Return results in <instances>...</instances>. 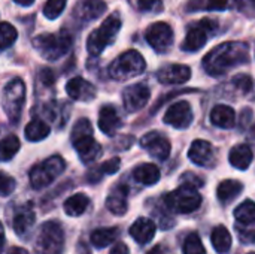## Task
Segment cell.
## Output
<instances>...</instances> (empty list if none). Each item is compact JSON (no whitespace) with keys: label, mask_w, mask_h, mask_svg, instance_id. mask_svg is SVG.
Wrapping results in <instances>:
<instances>
[{"label":"cell","mask_w":255,"mask_h":254,"mask_svg":"<svg viewBox=\"0 0 255 254\" xmlns=\"http://www.w3.org/2000/svg\"><path fill=\"white\" fill-rule=\"evenodd\" d=\"M13 1L18 3V4H21V6H30V4H33L34 0H13Z\"/></svg>","instance_id":"cell-46"},{"label":"cell","mask_w":255,"mask_h":254,"mask_svg":"<svg viewBox=\"0 0 255 254\" xmlns=\"http://www.w3.org/2000/svg\"><path fill=\"white\" fill-rule=\"evenodd\" d=\"M121 127V117L112 105H105L99 112V129L108 135L114 136L117 130Z\"/></svg>","instance_id":"cell-18"},{"label":"cell","mask_w":255,"mask_h":254,"mask_svg":"<svg viewBox=\"0 0 255 254\" xmlns=\"http://www.w3.org/2000/svg\"><path fill=\"white\" fill-rule=\"evenodd\" d=\"M66 169V162L61 156H52L37 163L30 171V183L36 190L48 187Z\"/></svg>","instance_id":"cell-6"},{"label":"cell","mask_w":255,"mask_h":254,"mask_svg":"<svg viewBox=\"0 0 255 254\" xmlns=\"http://www.w3.org/2000/svg\"><path fill=\"white\" fill-rule=\"evenodd\" d=\"M120 166H121V160H120V157H112V159H109L108 162H105V163L100 166V171H102V174L114 175V174H117V172H118Z\"/></svg>","instance_id":"cell-39"},{"label":"cell","mask_w":255,"mask_h":254,"mask_svg":"<svg viewBox=\"0 0 255 254\" xmlns=\"http://www.w3.org/2000/svg\"><path fill=\"white\" fill-rule=\"evenodd\" d=\"M184 254H206V250L202 244V240L197 234H190L182 246Z\"/></svg>","instance_id":"cell-34"},{"label":"cell","mask_w":255,"mask_h":254,"mask_svg":"<svg viewBox=\"0 0 255 254\" xmlns=\"http://www.w3.org/2000/svg\"><path fill=\"white\" fill-rule=\"evenodd\" d=\"M161 174H160V169L152 165V163H143V165H139L134 171H133V178L143 184V186H154L158 183Z\"/></svg>","instance_id":"cell-22"},{"label":"cell","mask_w":255,"mask_h":254,"mask_svg":"<svg viewBox=\"0 0 255 254\" xmlns=\"http://www.w3.org/2000/svg\"><path fill=\"white\" fill-rule=\"evenodd\" d=\"M251 3H253V4H254V6H255V0H251Z\"/></svg>","instance_id":"cell-48"},{"label":"cell","mask_w":255,"mask_h":254,"mask_svg":"<svg viewBox=\"0 0 255 254\" xmlns=\"http://www.w3.org/2000/svg\"><path fill=\"white\" fill-rule=\"evenodd\" d=\"M211 241L217 253L226 254L232 247V235L224 226H218L212 231Z\"/></svg>","instance_id":"cell-28"},{"label":"cell","mask_w":255,"mask_h":254,"mask_svg":"<svg viewBox=\"0 0 255 254\" xmlns=\"http://www.w3.org/2000/svg\"><path fill=\"white\" fill-rule=\"evenodd\" d=\"M146 67L145 58L136 49L126 51L109 66V76L115 81H127L143 73Z\"/></svg>","instance_id":"cell-5"},{"label":"cell","mask_w":255,"mask_h":254,"mask_svg":"<svg viewBox=\"0 0 255 254\" xmlns=\"http://www.w3.org/2000/svg\"><path fill=\"white\" fill-rule=\"evenodd\" d=\"M205 9V0H190L187 3V10L188 12H196Z\"/></svg>","instance_id":"cell-42"},{"label":"cell","mask_w":255,"mask_h":254,"mask_svg":"<svg viewBox=\"0 0 255 254\" xmlns=\"http://www.w3.org/2000/svg\"><path fill=\"white\" fill-rule=\"evenodd\" d=\"M193 121V111L188 102L181 100L173 103L164 114V123L175 129H187Z\"/></svg>","instance_id":"cell-14"},{"label":"cell","mask_w":255,"mask_h":254,"mask_svg":"<svg viewBox=\"0 0 255 254\" xmlns=\"http://www.w3.org/2000/svg\"><path fill=\"white\" fill-rule=\"evenodd\" d=\"M190 76H191V69L185 64H169L157 72V79L161 84H167V85L184 84L190 79Z\"/></svg>","instance_id":"cell-16"},{"label":"cell","mask_w":255,"mask_h":254,"mask_svg":"<svg viewBox=\"0 0 255 254\" xmlns=\"http://www.w3.org/2000/svg\"><path fill=\"white\" fill-rule=\"evenodd\" d=\"M15 186H16L15 180L7 174H4L3 171H0V196L3 198L9 196L15 190Z\"/></svg>","instance_id":"cell-37"},{"label":"cell","mask_w":255,"mask_h":254,"mask_svg":"<svg viewBox=\"0 0 255 254\" xmlns=\"http://www.w3.org/2000/svg\"><path fill=\"white\" fill-rule=\"evenodd\" d=\"M72 144L81 160L87 165L96 162L102 154V147L93 136V126L90 120L81 118L72 129Z\"/></svg>","instance_id":"cell-2"},{"label":"cell","mask_w":255,"mask_h":254,"mask_svg":"<svg viewBox=\"0 0 255 254\" xmlns=\"http://www.w3.org/2000/svg\"><path fill=\"white\" fill-rule=\"evenodd\" d=\"M34 220H36V216L31 210L30 205L24 207L22 210L16 211L15 217H13V222H12V226H13V231L16 235H24L30 231V228L34 225Z\"/></svg>","instance_id":"cell-25"},{"label":"cell","mask_w":255,"mask_h":254,"mask_svg":"<svg viewBox=\"0 0 255 254\" xmlns=\"http://www.w3.org/2000/svg\"><path fill=\"white\" fill-rule=\"evenodd\" d=\"M253 157H254L253 150L245 144H239V145L232 148L229 160H230V165L233 168H236L239 171H245V169L250 168V165L253 162Z\"/></svg>","instance_id":"cell-21"},{"label":"cell","mask_w":255,"mask_h":254,"mask_svg":"<svg viewBox=\"0 0 255 254\" xmlns=\"http://www.w3.org/2000/svg\"><path fill=\"white\" fill-rule=\"evenodd\" d=\"M151 97V91L145 84H133L123 91L124 108L128 112H136L142 109Z\"/></svg>","instance_id":"cell-13"},{"label":"cell","mask_w":255,"mask_h":254,"mask_svg":"<svg viewBox=\"0 0 255 254\" xmlns=\"http://www.w3.org/2000/svg\"><path fill=\"white\" fill-rule=\"evenodd\" d=\"M106 12V3L103 0H84L78 7V15L82 21H93Z\"/></svg>","instance_id":"cell-24"},{"label":"cell","mask_w":255,"mask_h":254,"mask_svg":"<svg viewBox=\"0 0 255 254\" xmlns=\"http://www.w3.org/2000/svg\"><path fill=\"white\" fill-rule=\"evenodd\" d=\"M188 157L193 163H196L197 166H203V168H214L217 163L215 150L212 144L203 139H197L191 144L188 150Z\"/></svg>","instance_id":"cell-15"},{"label":"cell","mask_w":255,"mask_h":254,"mask_svg":"<svg viewBox=\"0 0 255 254\" xmlns=\"http://www.w3.org/2000/svg\"><path fill=\"white\" fill-rule=\"evenodd\" d=\"M6 254H28V252L21 247H12Z\"/></svg>","instance_id":"cell-44"},{"label":"cell","mask_w":255,"mask_h":254,"mask_svg":"<svg viewBox=\"0 0 255 254\" xmlns=\"http://www.w3.org/2000/svg\"><path fill=\"white\" fill-rule=\"evenodd\" d=\"M72 36L67 30L58 33H43L33 39V46L46 60L54 61L66 55L72 48Z\"/></svg>","instance_id":"cell-3"},{"label":"cell","mask_w":255,"mask_h":254,"mask_svg":"<svg viewBox=\"0 0 255 254\" xmlns=\"http://www.w3.org/2000/svg\"><path fill=\"white\" fill-rule=\"evenodd\" d=\"M118 235H120L118 228H100L91 234L90 240L96 249H105V247L111 246L114 241H117Z\"/></svg>","instance_id":"cell-27"},{"label":"cell","mask_w":255,"mask_h":254,"mask_svg":"<svg viewBox=\"0 0 255 254\" xmlns=\"http://www.w3.org/2000/svg\"><path fill=\"white\" fill-rule=\"evenodd\" d=\"M142 148H145L152 157L158 160H166L170 156V141L160 132H149L140 139Z\"/></svg>","instance_id":"cell-12"},{"label":"cell","mask_w":255,"mask_h":254,"mask_svg":"<svg viewBox=\"0 0 255 254\" xmlns=\"http://www.w3.org/2000/svg\"><path fill=\"white\" fill-rule=\"evenodd\" d=\"M66 91L69 94V97H72L73 100L78 102H91L96 97V87L84 79V78H72L67 85H66Z\"/></svg>","instance_id":"cell-17"},{"label":"cell","mask_w":255,"mask_h":254,"mask_svg":"<svg viewBox=\"0 0 255 254\" xmlns=\"http://www.w3.org/2000/svg\"><path fill=\"white\" fill-rule=\"evenodd\" d=\"M211 121L217 127L221 129H232L236 123V112L232 106L227 105H217L211 111Z\"/></svg>","instance_id":"cell-20"},{"label":"cell","mask_w":255,"mask_h":254,"mask_svg":"<svg viewBox=\"0 0 255 254\" xmlns=\"http://www.w3.org/2000/svg\"><path fill=\"white\" fill-rule=\"evenodd\" d=\"M217 25H218L217 21L209 19V18H203L197 24L191 25L187 31V37L182 43V49L194 52V51H199L200 48H203L208 40V34L211 31H214L217 28Z\"/></svg>","instance_id":"cell-10"},{"label":"cell","mask_w":255,"mask_h":254,"mask_svg":"<svg viewBox=\"0 0 255 254\" xmlns=\"http://www.w3.org/2000/svg\"><path fill=\"white\" fill-rule=\"evenodd\" d=\"M3 246H4V231H3V226L0 223V253L3 250Z\"/></svg>","instance_id":"cell-45"},{"label":"cell","mask_w":255,"mask_h":254,"mask_svg":"<svg viewBox=\"0 0 255 254\" xmlns=\"http://www.w3.org/2000/svg\"><path fill=\"white\" fill-rule=\"evenodd\" d=\"M232 82H233V85H235L241 93H244V94L250 93V91L253 90V85H254L253 78H251L250 75H245V73L236 75V76L233 78Z\"/></svg>","instance_id":"cell-36"},{"label":"cell","mask_w":255,"mask_h":254,"mask_svg":"<svg viewBox=\"0 0 255 254\" xmlns=\"http://www.w3.org/2000/svg\"><path fill=\"white\" fill-rule=\"evenodd\" d=\"M64 249V232L55 222L43 223L36 237V250L40 254H61Z\"/></svg>","instance_id":"cell-9"},{"label":"cell","mask_w":255,"mask_h":254,"mask_svg":"<svg viewBox=\"0 0 255 254\" xmlns=\"http://www.w3.org/2000/svg\"><path fill=\"white\" fill-rule=\"evenodd\" d=\"M145 37L157 52H166L173 43V30L167 22H154L148 27Z\"/></svg>","instance_id":"cell-11"},{"label":"cell","mask_w":255,"mask_h":254,"mask_svg":"<svg viewBox=\"0 0 255 254\" xmlns=\"http://www.w3.org/2000/svg\"><path fill=\"white\" fill-rule=\"evenodd\" d=\"M16 28L9 22H0V49L9 48L16 40Z\"/></svg>","instance_id":"cell-33"},{"label":"cell","mask_w":255,"mask_h":254,"mask_svg":"<svg viewBox=\"0 0 255 254\" xmlns=\"http://www.w3.org/2000/svg\"><path fill=\"white\" fill-rule=\"evenodd\" d=\"M67 0H48L43 7V15L48 19H55L64 10Z\"/></svg>","instance_id":"cell-35"},{"label":"cell","mask_w":255,"mask_h":254,"mask_svg":"<svg viewBox=\"0 0 255 254\" xmlns=\"http://www.w3.org/2000/svg\"><path fill=\"white\" fill-rule=\"evenodd\" d=\"M120 28H121V16L118 12H114L100 24L99 28H96L94 31L90 33V36L87 39L88 52L91 55L102 54V51L115 40Z\"/></svg>","instance_id":"cell-4"},{"label":"cell","mask_w":255,"mask_h":254,"mask_svg":"<svg viewBox=\"0 0 255 254\" xmlns=\"http://www.w3.org/2000/svg\"><path fill=\"white\" fill-rule=\"evenodd\" d=\"M49 132H51L49 126L42 120H33L25 126V138L30 142L43 141L45 138H48Z\"/></svg>","instance_id":"cell-29"},{"label":"cell","mask_w":255,"mask_h":254,"mask_svg":"<svg viewBox=\"0 0 255 254\" xmlns=\"http://www.w3.org/2000/svg\"><path fill=\"white\" fill-rule=\"evenodd\" d=\"M248 51L245 42H224L205 55L203 69L212 76H221L232 67L248 61Z\"/></svg>","instance_id":"cell-1"},{"label":"cell","mask_w":255,"mask_h":254,"mask_svg":"<svg viewBox=\"0 0 255 254\" xmlns=\"http://www.w3.org/2000/svg\"><path fill=\"white\" fill-rule=\"evenodd\" d=\"M130 235L137 244H142V246L148 244L155 235V225L152 220H149L146 217H140L131 225Z\"/></svg>","instance_id":"cell-19"},{"label":"cell","mask_w":255,"mask_h":254,"mask_svg":"<svg viewBox=\"0 0 255 254\" xmlns=\"http://www.w3.org/2000/svg\"><path fill=\"white\" fill-rule=\"evenodd\" d=\"M108 210L115 216H124L127 213V187H117L106 199Z\"/></svg>","instance_id":"cell-23"},{"label":"cell","mask_w":255,"mask_h":254,"mask_svg":"<svg viewBox=\"0 0 255 254\" xmlns=\"http://www.w3.org/2000/svg\"><path fill=\"white\" fill-rule=\"evenodd\" d=\"M24 103H25V85L19 78H15L4 85L1 94V106L10 121L13 123L19 121Z\"/></svg>","instance_id":"cell-7"},{"label":"cell","mask_w":255,"mask_h":254,"mask_svg":"<svg viewBox=\"0 0 255 254\" xmlns=\"http://www.w3.org/2000/svg\"><path fill=\"white\" fill-rule=\"evenodd\" d=\"M109 254H128V247L124 243H118L114 246V249L111 250Z\"/></svg>","instance_id":"cell-43"},{"label":"cell","mask_w":255,"mask_h":254,"mask_svg":"<svg viewBox=\"0 0 255 254\" xmlns=\"http://www.w3.org/2000/svg\"><path fill=\"white\" fill-rule=\"evenodd\" d=\"M149 254H167V252H164V249H161V247H157V249H154Z\"/></svg>","instance_id":"cell-47"},{"label":"cell","mask_w":255,"mask_h":254,"mask_svg":"<svg viewBox=\"0 0 255 254\" xmlns=\"http://www.w3.org/2000/svg\"><path fill=\"white\" fill-rule=\"evenodd\" d=\"M244 186L242 183L236 181V180H226L218 186V199L221 202H229L232 199H235L236 196H239V193L242 192Z\"/></svg>","instance_id":"cell-30"},{"label":"cell","mask_w":255,"mask_h":254,"mask_svg":"<svg viewBox=\"0 0 255 254\" xmlns=\"http://www.w3.org/2000/svg\"><path fill=\"white\" fill-rule=\"evenodd\" d=\"M182 180H185V184H187V186H191V187H196V189L203 186V181H202L199 177L191 175V174H185V175L182 177Z\"/></svg>","instance_id":"cell-41"},{"label":"cell","mask_w":255,"mask_h":254,"mask_svg":"<svg viewBox=\"0 0 255 254\" xmlns=\"http://www.w3.org/2000/svg\"><path fill=\"white\" fill-rule=\"evenodd\" d=\"M248 254H255V252H253V253H248Z\"/></svg>","instance_id":"cell-49"},{"label":"cell","mask_w":255,"mask_h":254,"mask_svg":"<svg viewBox=\"0 0 255 254\" xmlns=\"http://www.w3.org/2000/svg\"><path fill=\"white\" fill-rule=\"evenodd\" d=\"M164 202L169 210L179 213V214H190L196 211L200 204H202V196L197 192L196 187L182 184L176 190L170 192L166 198Z\"/></svg>","instance_id":"cell-8"},{"label":"cell","mask_w":255,"mask_h":254,"mask_svg":"<svg viewBox=\"0 0 255 254\" xmlns=\"http://www.w3.org/2000/svg\"><path fill=\"white\" fill-rule=\"evenodd\" d=\"M137 6L142 12H161L163 10V0H139Z\"/></svg>","instance_id":"cell-38"},{"label":"cell","mask_w":255,"mask_h":254,"mask_svg":"<svg viewBox=\"0 0 255 254\" xmlns=\"http://www.w3.org/2000/svg\"><path fill=\"white\" fill-rule=\"evenodd\" d=\"M229 0H205V9L208 10H226Z\"/></svg>","instance_id":"cell-40"},{"label":"cell","mask_w":255,"mask_h":254,"mask_svg":"<svg viewBox=\"0 0 255 254\" xmlns=\"http://www.w3.org/2000/svg\"><path fill=\"white\" fill-rule=\"evenodd\" d=\"M235 217L242 225H253L255 223V202L245 201L235 210Z\"/></svg>","instance_id":"cell-32"},{"label":"cell","mask_w":255,"mask_h":254,"mask_svg":"<svg viewBox=\"0 0 255 254\" xmlns=\"http://www.w3.org/2000/svg\"><path fill=\"white\" fill-rule=\"evenodd\" d=\"M88 196H85L84 193H76L64 202V213L70 217H79L88 210Z\"/></svg>","instance_id":"cell-26"},{"label":"cell","mask_w":255,"mask_h":254,"mask_svg":"<svg viewBox=\"0 0 255 254\" xmlns=\"http://www.w3.org/2000/svg\"><path fill=\"white\" fill-rule=\"evenodd\" d=\"M19 139L15 135H7L0 139V162H9L19 151Z\"/></svg>","instance_id":"cell-31"}]
</instances>
